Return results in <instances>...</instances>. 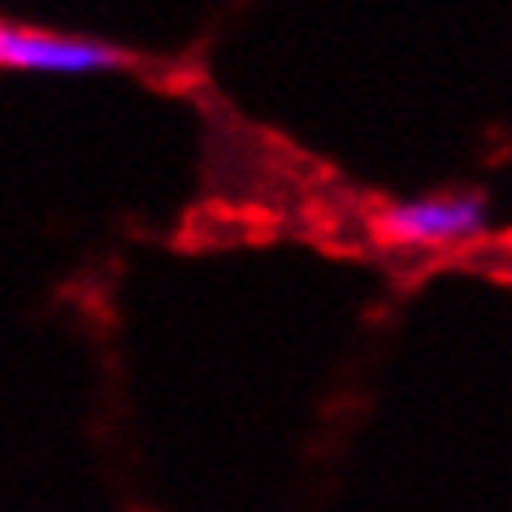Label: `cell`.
<instances>
[{"instance_id": "6da1fadb", "label": "cell", "mask_w": 512, "mask_h": 512, "mask_svg": "<svg viewBox=\"0 0 512 512\" xmlns=\"http://www.w3.org/2000/svg\"><path fill=\"white\" fill-rule=\"evenodd\" d=\"M0 66L9 74H48V79H92V74H118L131 61L118 44L87 40V35H48L5 22L0 31Z\"/></svg>"}, {"instance_id": "7a4b0ae2", "label": "cell", "mask_w": 512, "mask_h": 512, "mask_svg": "<svg viewBox=\"0 0 512 512\" xmlns=\"http://www.w3.org/2000/svg\"><path fill=\"white\" fill-rule=\"evenodd\" d=\"M486 200L482 196H426L404 200L378 213V239L400 248H452L486 235Z\"/></svg>"}]
</instances>
